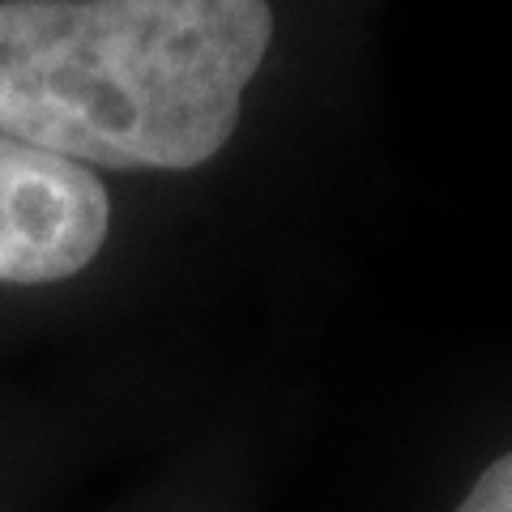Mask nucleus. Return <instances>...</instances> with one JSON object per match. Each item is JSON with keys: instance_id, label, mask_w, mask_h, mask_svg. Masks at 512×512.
Returning a JSON list of instances; mask_svg holds the SVG:
<instances>
[{"instance_id": "nucleus-1", "label": "nucleus", "mask_w": 512, "mask_h": 512, "mask_svg": "<svg viewBox=\"0 0 512 512\" xmlns=\"http://www.w3.org/2000/svg\"><path fill=\"white\" fill-rule=\"evenodd\" d=\"M269 43V0H0V137L192 171L235 137Z\"/></svg>"}, {"instance_id": "nucleus-2", "label": "nucleus", "mask_w": 512, "mask_h": 512, "mask_svg": "<svg viewBox=\"0 0 512 512\" xmlns=\"http://www.w3.org/2000/svg\"><path fill=\"white\" fill-rule=\"evenodd\" d=\"M111 231V197L90 167L0 137V282L47 286L94 261Z\"/></svg>"}, {"instance_id": "nucleus-3", "label": "nucleus", "mask_w": 512, "mask_h": 512, "mask_svg": "<svg viewBox=\"0 0 512 512\" xmlns=\"http://www.w3.org/2000/svg\"><path fill=\"white\" fill-rule=\"evenodd\" d=\"M457 512H512V453L495 457L491 466L474 478V487L466 491V500L457 504Z\"/></svg>"}]
</instances>
